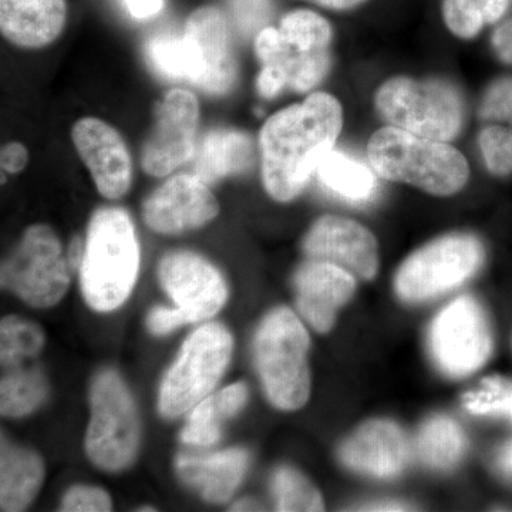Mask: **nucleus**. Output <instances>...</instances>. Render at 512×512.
<instances>
[{
    "mask_svg": "<svg viewBox=\"0 0 512 512\" xmlns=\"http://www.w3.org/2000/svg\"><path fill=\"white\" fill-rule=\"evenodd\" d=\"M231 333L220 323H208L185 340L183 349L161 384L158 409L167 419L191 412L215 389L229 360Z\"/></svg>",
    "mask_w": 512,
    "mask_h": 512,
    "instance_id": "423d86ee",
    "label": "nucleus"
},
{
    "mask_svg": "<svg viewBox=\"0 0 512 512\" xmlns=\"http://www.w3.org/2000/svg\"><path fill=\"white\" fill-rule=\"evenodd\" d=\"M342 127L339 100L322 92L269 117L259 134L266 192L275 201L295 200L335 147Z\"/></svg>",
    "mask_w": 512,
    "mask_h": 512,
    "instance_id": "f257e3e1",
    "label": "nucleus"
},
{
    "mask_svg": "<svg viewBox=\"0 0 512 512\" xmlns=\"http://www.w3.org/2000/svg\"><path fill=\"white\" fill-rule=\"evenodd\" d=\"M424 466L448 471L460 463L467 450V437L456 420L434 416L420 427L414 444Z\"/></svg>",
    "mask_w": 512,
    "mask_h": 512,
    "instance_id": "393cba45",
    "label": "nucleus"
},
{
    "mask_svg": "<svg viewBox=\"0 0 512 512\" xmlns=\"http://www.w3.org/2000/svg\"><path fill=\"white\" fill-rule=\"evenodd\" d=\"M478 113L483 120L512 124V77H501L487 87Z\"/></svg>",
    "mask_w": 512,
    "mask_h": 512,
    "instance_id": "f704fd0d",
    "label": "nucleus"
},
{
    "mask_svg": "<svg viewBox=\"0 0 512 512\" xmlns=\"http://www.w3.org/2000/svg\"><path fill=\"white\" fill-rule=\"evenodd\" d=\"M495 467L501 476L512 480V439L498 450L497 456H495Z\"/></svg>",
    "mask_w": 512,
    "mask_h": 512,
    "instance_id": "79ce46f5",
    "label": "nucleus"
},
{
    "mask_svg": "<svg viewBox=\"0 0 512 512\" xmlns=\"http://www.w3.org/2000/svg\"><path fill=\"white\" fill-rule=\"evenodd\" d=\"M375 104L389 126L431 140L448 143L463 127V100L456 87L443 80L393 77L379 87Z\"/></svg>",
    "mask_w": 512,
    "mask_h": 512,
    "instance_id": "39448f33",
    "label": "nucleus"
},
{
    "mask_svg": "<svg viewBox=\"0 0 512 512\" xmlns=\"http://www.w3.org/2000/svg\"><path fill=\"white\" fill-rule=\"evenodd\" d=\"M309 348L308 330L291 309H274L256 330V372L266 397L276 409L295 412L308 403L311 396Z\"/></svg>",
    "mask_w": 512,
    "mask_h": 512,
    "instance_id": "20e7f679",
    "label": "nucleus"
},
{
    "mask_svg": "<svg viewBox=\"0 0 512 512\" xmlns=\"http://www.w3.org/2000/svg\"><path fill=\"white\" fill-rule=\"evenodd\" d=\"M279 32L286 42L301 52L328 50L332 42V28L328 20L312 10L299 9L285 15Z\"/></svg>",
    "mask_w": 512,
    "mask_h": 512,
    "instance_id": "2f4dec72",
    "label": "nucleus"
},
{
    "mask_svg": "<svg viewBox=\"0 0 512 512\" xmlns=\"http://www.w3.org/2000/svg\"><path fill=\"white\" fill-rule=\"evenodd\" d=\"M299 315L318 333H328L335 325L339 309L356 292V278L330 262L308 259L292 279Z\"/></svg>",
    "mask_w": 512,
    "mask_h": 512,
    "instance_id": "dca6fc26",
    "label": "nucleus"
},
{
    "mask_svg": "<svg viewBox=\"0 0 512 512\" xmlns=\"http://www.w3.org/2000/svg\"><path fill=\"white\" fill-rule=\"evenodd\" d=\"M147 57L153 69L168 79L187 80L194 86L201 79V63L194 42L183 36H156L147 45Z\"/></svg>",
    "mask_w": 512,
    "mask_h": 512,
    "instance_id": "cd10ccee",
    "label": "nucleus"
},
{
    "mask_svg": "<svg viewBox=\"0 0 512 512\" xmlns=\"http://www.w3.org/2000/svg\"><path fill=\"white\" fill-rule=\"evenodd\" d=\"M72 138L100 194L110 200L126 195L133 181V164L119 131L106 121L84 117L74 124Z\"/></svg>",
    "mask_w": 512,
    "mask_h": 512,
    "instance_id": "2eb2a0df",
    "label": "nucleus"
},
{
    "mask_svg": "<svg viewBox=\"0 0 512 512\" xmlns=\"http://www.w3.org/2000/svg\"><path fill=\"white\" fill-rule=\"evenodd\" d=\"M90 406L87 456L111 473L131 466L140 447V419L133 396L114 370H104L94 379Z\"/></svg>",
    "mask_w": 512,
    "mask_h": 512,
    "instance_id": "0eeeda50",
    "label": "nucleus"
},
{
    "mask_svg": "<svg viewBox=\"0 0 512 512\" xmlns=\"http://www.w3.org/2000/svg\"><path fill=\"white\" fill-rule=\"evenodd\" d=\"M412 448L404 431L390 420H369L340 444V463L355 473L375 478L399 476Z\"/></svg>",
    "mask_w": 512,
    "mask_h": 512,
    "instance_id": "f3484780",
    "label": "nucleus"
},
{
    "mask_svg": "<svg viewBox=\"0 0 512 512\" xmlns=\"http://www.w3.org/2000/svg\"><path fill=\"white\" fill-rule=\"evenodd\" d=\"M481 156L485 167L495 177L512 174V130L500 126H488L478 136Z\"/></svg>",
    "mask_w": 512,
    "mask_h": 512,
    "instance_id": "72a5a7b5",
    "label": "nucleus"
},
{
    "mask_svg": "<svg viewBox=\"0 0 512 512\" xmlns=\"http://www.w3.org/2000/svg\"><path fill=\"white\" fill-rule=\"evenodd\" d=\"M84 249H86V242H83L80 238H74L72 244H70L69 254H67V261H69L72 271H76L82 266Z\"/></svg>",
    "mask_w": 512,
    "mask_h": 512,
    "instance_id": "37998d69",
    "label": "nucleus"
},
{
    "mask_svg": "<svg viewBox=\"0 0 512 512\" xmlns=\"http://www.w3.org/2000/svg\"><path fill=\"white\" fill-rule=\"evenodd\" d=\"M254 160V146L248 134L229 128L212 130L194 154V171L204 183L212 184L244 173Z\"/></svg>",
    "mask_w": 512,
    "mask_h": 512,
    "instance_id": "4be33fe9",
    "label": "nucleus"
},
{
    "mask_svg": "<svg viewBox=\"0 0 512 512\" xmlns=\"http://www.w3.org/2000/svg\"><path fill=\"white\" fill-rule=\"evenodd\" d=\"M49 383L39 366L3 367L0 383V412L5 417H23L46 402Z\"/></svg>",
    "mask_w": 512,
    "mask_h": 512,
    "instance_id": "bb28decb",
    "label": "nucleus"
},
{
    "mask_svg": "<svg viewBox=\"0 0 512 512\" xmlns=\"http://www.w3.org/2000/svg\"><path fill=\"white\" fill-rule=\"evenodd\" d=\"M200 104L183 89L165 93L156 107V126L147 138L141 165L153 177H165L191 160L197 148Z\"/></svg>",
    "mask_w": 512,
    "mask_h": 512,
    "instance_id": "9b49d317",
    "label": "nucleus"
},
{
    "mask_svg": "<svg viewBox=\"0 0 512 512\" xmlns=\"http://www.w3.org/2000/svg\"><path fill=\"white\" fill-rule=\"evenodd\" d=\"M70 265L52 228L33 225L2 265V286L33 308H50L69 291Z\"/></svg>",
    "mask_w": 512,
    "mask_h": 512,
    "instance_id": "1a4fd4ad",
    "label": "nucleus"
},
{
    "mask_svg": "<svg viewBox=\"0 0 512 512\" xmlns=\"http://www.w3.org/2000/svg\"><path fill=\"white\" fill-rule=\"evenodd\" d=\"M485 251L470 234H450L434 239L413 252L394 276V291L404 302L437 298L463 285L480 271Z\"/></svg>",
    "mask_w": 512,
    "mask_h": 512,
    "instance_id": "6e6552de",
    "label": "nucleus"
},
{
    "mask_svg": "<svg viewBox=\"0 0 512 512\" xmlns=\"http://www.w3.org/2000/svg\"><path fill=\"white\" fill-rule=\"evenodd\" d=\"M276 511H323L322 495L303 474L291 467H281L272 478Z\"/></svg>",
    "mask_w": 512,
    "mask_h": 512,
    "instance_id": "7c9ffc66",
    "label": "nucleus"
},
{
    "mask_svg": "<svg viewBox=\"0 0 512 512\" xmlns=\"http://www.w3.org/2000/svg\"><path fill=\"white\" fill-rule=\"evenodd\" d=\"M187 319L180 309H168L163 306H157L150 312L147 318V326L153 335L164 336L173 332L177 328L185 325Z\"/></svg>",
    "mask_w": 512,
    "mask_h": 512,
    "instance_id": "4c0bfd02",
    "label": "nucleus"
},
{
    "mask_svg": "<svg viewBox=\"0 0 512 512\" xmlns=\"http://www.w3.org/2000/svg\"><path fill=\"white\" fill-rule=\"evenodd\" d=\"M367 158L384 180L413 185L437 197L457 194L470 178V165L456 147L393 126L370 137Z\"/></svg>",
    "mask_w": 512,
    "mask_h": 512,
    "instance_id": "f03ea898",
    "label": "nucleus"
},
{
    "mask_svg": "<svg viewBox=\"0 0 512 512\" xmlns=\"http://www.w3.org/2000/svg\"><path fill=\"white\" fill-rule=\"evenodd\" d=\"M320 183L343 200L363 204L372 201L377 191L376 175L355 158L332 150L318 167Z\"/></svg>",
    "mask_w": 512,
    "mask_h": 512,
    "instance_id": "a878e982",
    "label": "nucleus"
},
{
    "mask_svg": "<svg viewBox=\"0 0 512 512\" xmlns=\"http://www.w3.org/2000/svg\"><path fill=\"white\" fill-rule=\"evenodd\" d=\"M232 18L242 35L264 29L272 13V0H229ZM259 30V32H261Z\"/></svg>",
    "mask_w": 512,
    "mask_h": 512,
    "instance_id": "c9c22d12",
    "label": "nucleus"
},
{
    "mask_svg": "<svg viewBox=\"0 0 512 512\" xmlns=\"http://www.w3.org/2000/svg\"><path fill=\"white\" fill-rule=\"evenodd\" d=\"M220 214V204L208 184L195 174L170 178L144 202L148 228L164 235H177L204 227Z\"/></svg>",
    "mask_w": 512,
    "mask_h": 512,
    "instance_id": "4468645a",
    "label": "nucleus"
},
{
    "mask_svg": "<svg viewBox=\"0 0 512 512\" xmlns=\"http://www.w3.org/2000/svg\"><path fill=\"white\" fill-rule=\"evenodd\" d=\"M158 279L188 323L211 319L227 302L224 276L194 252L175 251L165 255L158 265Z\"/></svg>",
    "mask_w": 512,
    "mask_h": 512,
    "instance_id": "f8f14e48",
    "label": "nucleus"
},
{
    "mask_svg": "<svg viewBox=\"0 0 512 512\" xmlns=\"http://www.w3.org/2000/svg\"><path fill=\"white\" fill-rule=\"evenodd\" d=\"M140 511H156L154 508H141Z\"/></svg>",
    "mask_w": 512,
    "mask_h": 512,
    "instance_id": "de8ad7c7",
    "label": "nucleus"
},
{
    "mask_svg": "<svg viewBox=\"0 0 512 512\" xmlns=\"http://www.w3.org/2000/svg\"><path fill=\"white\" fill-rule=\"evenodd\" d=\"M245 383H235L221 392L210 394L191 410L190 420L181 431V440L190 446L210 447L221 439L222 424L245 406L248 400Z\"/></svg>",
    "mask_w": 512,
    "mask_h": 512,
    "instance_id": "b1692460",
    "label": "nucleus"
},
{
    "mask_svg": "<svg viewBox=\"0 0 512 512\" xmlns=\"http://www.w3.org/2000/svg\"><path fill=\"white\" fill-rule=\"evenodd\" d=\"M255 55L262 66H271L284 74L288 87L309 92L322 82L329 70L328 50L301 52L286 42L279 29L265 26L255 37Z\"/></svg>",
    "mask_w": 512,
    "mask_h": 512,
    "instance_id": "412c9836",
    "label": "nucleus"
},
{
    "mask_svg": "<svg viewBox=\"0 0 512 512\" xmlns=\"http://www.w3.org/2000/svg\"><path fill=\"white\" fill-rule=\"evenodd\" d=\"M184 33L194 42L200 57L201 79L195 87L212 96L227 94L237 79V64L224 13L214 6L194 10Z\"/></svg>",
    "mask_w": 512,
    "mask_h": 512,
    "instance_id": "a211bd4d",
    "label": "nucleus"
},
{
    "mask_svg": "<svg viewBox=\"0 0 512 512\" xmlns=\"http://www.w3.org/2000/svg\"><path fill=\"white\" fill-rule=\"evenodd\" d=\"M308 259L330 262L356 279L370 281L379 271V244L372 232L349 218L325 215L313 222L302 242Z\"/></svg>",
    "mask_w": 512,
    "mask_h": 512,
    "instance_id": "ddd939ff",
    "label": "nucleus"
},
{
    "mask_svg": "<svg viewBox=\"0 0 512 512\" xmlns=\"http://www.w3.org/2000/svg\"><path fill=\"white\" fill-rule=\"evenodd\" d=\"M133 18L144 20L154 18L161 12L164 0H123Z\"/></svg>",
    "mask_w": 512,
    "mask_h": 512,
    "instance_id": "a19ab883",
    "label": "nucleus"
},
{
    "mask_svg": "<svg viewBox=\"0 0 512 512\" xmlns=\"http://www.w3.org/2000/svg\"><path fill=\"white\" fill-rule=\"evenodd\" d=\"M491 42L498 59L512 66V16L494 30Z\"/></svg>",
    "mask_w": 512,
    "mask_h": 512,
    "instance_id": "ea45409f",
    "label": "nucleus"
},
{
    "mask_svg": "<svg viewBox=\"0 0 512 512\" xmlns=\"http://www.w3.org/2000/svg\"><path fill=\"white\" fill-rule=\"evenodd\" d=\"M111 498L101 488L77 485L64 495L62 508L67 512H106L111 511Z\"/></svg>",
    "mask_w": 512,
    "mask_h": 512,
    "instance_id": "e433bc0d",
    "label": "nucleus"
},
{
    "mask_svg": "<svg viewBox=\"0 0 512 512\" xmlns=\"http://www.w3.org/2000/svg\"><path fill=\"white\" fill-rule=\"evenodd\" d=\"M363 511H404L409 510L407 505L396 503V501H382V503H375L367 505V508H362Z\"/></svg>",
    "mask_w": 512,
    "mask_h": 512,
    "instance_id": "a18cd8bd",
    "label": "nucleus"
},
{
    "mask_svg": "<svg viewBox=\"0 0 512 512\" xmlns=\"http://www.w3.org/2000/svg\"><path fill=\"white\" fill-rule=\"evenodd\" d=\"M45 480V464L35 451L2 440L0 451V510H26Z\"/></svg>",
    "mask_w": 512,
    "mask_h": 512,
    "instance_id": "5701e85b",
    "label": "nucleus"
},
{
    "mask_svg": "<svg viewBox=\"0 0 512 512\" xmlns=\"http://www.w3.org/2000/svg\"><path fill=\"white\" fill-rule=\"evenodd\" d=\"M140 269V245L130 215L121 208L94 212L87 229L80 284L87 305L111 312L127 301Z\"/></svg>",
    "mask_w": 512,
    "mask_h": 512,
    "instance_id": "7ed1b4c3",
    "label": "nucleus"
},
{
    "mask_svg": "<svg viewBox=\"0 0 512 512\" xmlns=\"http://www.w3.org/2000/svg\"><path fill=\"white\" fill-rule=\"evenodd\" d=\"M261 510L258 503L252 500H241L232 505L231 511H258Z\"/></svg>",
    "mask_w": 512,
    "mask_h": 512,
    "instance_id": "49530a36",
    "label": "nucleus"
},
{
    "mask_svg": "<svg viewBox=\"0 0 512 512\" xmlns=\"http://www.w3.org/2000/svg\"><path fill=\"white\" fill-rule=\"evenodd\" d=\"M493 348L490 320L473 296L454 299L431 322V359L448 377L461 379L473 375L488 362Z\"/></svg>",
    "mask_w": 512,
    "mask_h": 512,
    "instance_id": "9d476101",
    "label": "nucleus"
},
{
    "mask_svg": "<svg viewBox=\"0 0 512 512\" xmlns=\"http://www.w3.org/2000/svg\"><path fill=\"white\" fill-rule=\"evenodd\" d=\"M28 161L29 153L23 144L9 143L2 148L0 163H2V170L6 173H20L28 165Z\"/></svg>",
    "mask_w": 512,
    "mask_h": 512,
    "instance_id": "58836bf2",
    "label": "nucleus"
},
{
    "mask_svg": "<svg viewBox=\"0 0 512 512\" xmlns=\"http://www.w3.org/2000/svg\"><path fill=\"white\" fill-rule=\"evenodd\" d=\"M45 346V333L36 325L8 316L0 325V362L2 367H12L36 359Z\"/></svg>",
    "mask_w": 512,
    "mask_h": 512,
    "instance_id": "c756f323",
    "label": "nucleus"
},
{
    "mask_svg": "<svg viewBox=\"0 0 512 512\" xmlns=\"http://www.w3.org/2000/svg\"><path fill=\"white\" fill-rule=\"evenodd\" d=\"M249 463L244 448H228L210 456L177 458L178 476L185 484L200 491L208 503L222 504L237 491Z\"/></svg>",
    "mask_w": 512,
    "mask_h": 512,
    "instance_id": "aec40b11",
    "label": "nucleus"
},
{
    "mask_svg": "<svg viewBox=\"0 0 512 512\" xmlns=\"http://www.w3.org/2000/svg\"><path fill=\"white\" fill-rule=\"evenodd\" d=\"M511 0H444L447 28L461 39H473L485 25L504 18Z\"/></svg>",
    "mask_w": 512,
    "mask_h": 512,
    "instance_id": "c85d7f7f",
    "label": "nucleus"
},
{
    "mask_svg": "<svg viewBox=\"0 0 512 512\" xmlns=\"http://www.w3.org/2000/svg\"><path fill=\"white\" fill-rule=\"evenodd\" d=\"M66 0H0V30L15 46L40 49L66 25Z\"/></svg>",
    "mask_w": 512,
    "mask_h": 512,
    "instance_id": "6ab92c4d",
    "label": "nucleus"
},
{
    "mask_svg": "<svg viewBox=\"0 0 512 512\" xmlns=\"http://www.w3.org/2000/svg\"><path fill=\"white\" fill-rule=\"evenodd\" d=\"M311 2L318 3L323 8L345 10L355 8V6L360 5L365 0H311Z\"/></svg>",
    "mask_w": 512,
    "mask_h": 512,
    "instance_id": "c03bdc74",
    "label": "nucleus"
},
{
    "mask_svg": "<svg viewBox=\"0 0 512 512\" xmlns=\"http://www.w3.org/2000/svg\"><path fill=\"white\" fill-rule=\"evenodd\" d=\"M461 402L471 414L504 417L512 423V380L501 376L485 377L477 389L464 394Z\"/></svg>",
    "mask_w": 512,
    "mask_h": 512,
    "instance_id": "473e14b6",
    "label": "nucleus"
}]
</instances>
